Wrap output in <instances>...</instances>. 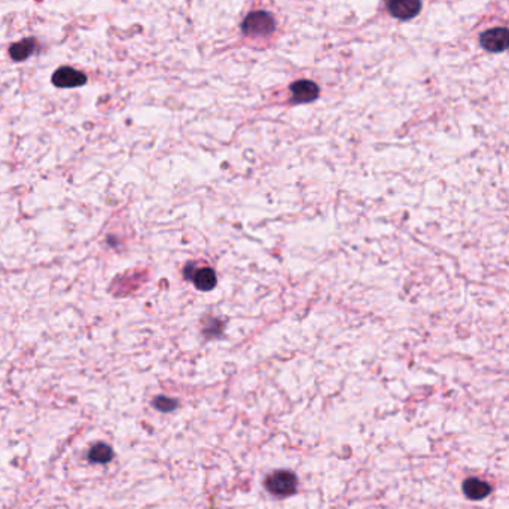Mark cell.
I'll return each mask as SVG.
<instances>
[{"label":"cell","instance_id":"cell-11","mask_svg":"<svg viewBox=\"0 0 509 509\" xmlns=\"http://www.w3.org/2000/svg\"><path fill=\"white\" fill-rule=\"evenodd\" d=\"M154 407L156 410H160V411L168 412V411H173L177 407V402L175 399L167 398V396H156L154 399Z\"/></svg>","mask_w":509,"mask_h":509},{"label":"cell","instance_id":"cell-10","mask_svg":"<svg viewBox=\"0 0 509 509\" xmlns=\"http://www.w3.org/2000/svg\"><path fill=\"white\" fill-rule=\"evenodd\" d=\"M112 449L106 444L94 445L90 451V460L94 463H108L112 459Z\"/></svg>","mask_w":509,"mask_h":509},{"label":"cell","instance_id":"cell-8","mask_svg":"<svg viewBox=\"0 0 509 509\" xmlns=\"http://www.w3.org/2000/svg\"><path fill=\"white\" fill-rule=\"evenodd\" d=\"M464 494L472 501H481L487 497L492 492V487L489 483H485L478 478H469L463 483Z\"/></svg>","mask_w":509,"mask_h":509},{"label":"cell","instance_id":"cell-4","mask_svg":"<svg viewBox=\"0 0 509 509\" xmlns=\"http://www.w3.org/2000/svg\"><path fill=\"white\" fill-rule=\"evenodd\" d=\"M481 47L490 52H502L509 48V30L496 27L484 31L480 38Z\"/></svg>","mask_w":509,"mask_h":509},{"label":"cell","instance_id":"cell-6","mask_svg":"<svg viewBox=\"0 0 509 509\" xmlns=\"http://www.w3.org/2000/svg\"><path fill=\"white\" fill-rule=\"evenodd\" d=\"M291 91L296 103H310L319 95V87L312 81H296L291 87Z\"/></svg>","mask_w":509,"mask_h":509},{"label":"cell","instance_id":"cell-1","mask_svg":"<svg viewBox=\"0 0 509 509\" xmlns=\"http://www.w3.org/2000/svg\"><path fill=\"white\" fill-rule=\"evenodd\" d=\"M243 33L253 38H262V36H270L275 30L274 18L265 13V10H257V13H252L246 17L241 24Z\"/></svg>","mask_w":509,"mask_h":509},{"label":"cell","instance_id":"cell-2","mask_svg":"<svg viewBox=\"0 0 509 509\" xmlns=\"http://www.w3.org/2000/svg\"><path fill=\"white\" fill-rule=\"evenodd\" d=\"M296 485H298V480L291 471H275L265 480V487L274 496L293 494Z\"/></svg>","mask_w":509,"mask_h":509},{"label":"cell","instance_id":"cell-9","mask_svg":"<svg viewBox=\"0 0 509 509\" xmlns=\"http://www.w3.org/2000/svg\"><path fill=\"white\" fill-rule=\"evenodd\" d=\"M189 279H193L197 288L200 291H211L216 286V274L211 268H200L194 270L193 274L188 275Z\"/></svg>","mask_w":509,"mask_h":509},{"label":"cell","instance_id":"cell-5","mask_svg":"<svg viewBox=\"0 0 509 509\" xmlns=\"http://www.w3.org/2000/svg\"><path fill=\"white\" fill-rule=\"evenodd\" d=\"M389 13L398 19L414 18L421 9L420 0H387Z\"/></svg>","mask_w":509,"mask_h":509},{"label":"cell","instance_id":"cell-3","mask_svg":"<svg viewBox=\"0 0 509 509\" xmlns=\"http://www.w3.org/2000/svg\"><path fill=\"white\" fill-rule=\"evenodd\" d=\"M52 83L58 88H76L87 83V75L73 67L63 66L54 72Z\"/></svg>","mask_w":509,"mask_h":509},{"label":"cell","instance_id":"cell-7","mask_svg":"<svg viewBox=\"0 0 509 509\" xmlns=\"http://www.w3.org/2000/svg\"><path fill=\"white\" fill-rule=\"evenodd\" d=\"M36 48H38V40L33 38H26L9 47V56L14 61H24L33 54Z\"/></svg>","mask_w":509,"mask_h":509}]
</instances>
